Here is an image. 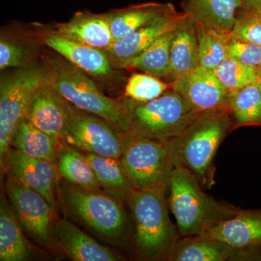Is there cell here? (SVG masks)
<instances>
[{
	"mask_svg": "<svg viewBox=\"0 0 261 261\" xmlns=\"http://www.w3.org/2000/svg\"><path fill=\"white\" fill-rule=\"evenodd\" d=\"M257 70L259 75V80H261V63L260 65H258V67H257Z\"/></svg>",
	"mask_w": 261,
	"mask_h": 261,
	"instance_id": "cell-36",
	"label": "cell"
},
{
	"mask_svg": "<svg viewBox=\"0 0 261 261\" xmlns=\"http://www.w3.org/2000/svg\"><path fill=\"white\" fill-rule=\"evenodd\" d=\"M168 189V207L182 238L205 233L240 210L206 195L195 175L181 166L173 169Z\"/></svg>",
	"mask_w": 261,
	"mask_h": 261,
	"instance_id": "cell-3",
	"label": "cell"
},
{
	"mask_svg": "<svg viewBox=\"0 0 261 261\" xmlns=\"http://www.w3.org/2000/svg\"><path fill=\"white\" fill-rule=\"evenodd\" d=\"M20 223L6 196L0 200V260L23 261L30 256L31 247Z\"/></svg>",
	"mask_w": 261,
	"mask_h": 261,
	"instance_id": "cell-25",
	"label": "cell"
},
{
	"mask_svg": "<svg viewBox=\"0 0 261 261\" xmlns=\"http://www.w3.org/2000/svg\"><path fill=\"white\" fill-rule=\"evenodd\" d=\"M42 44L50 48L89 76L108 79L112 77L114 70L105 50L73 42L48 31L40 33Z\"/></svg>",
	"mask_w": 261,
	"mask_h": 261,
	"instance_id": "cell-14",
	"label": "cell"
},
{
	"mask_svg": "<svg viewBox=\"0 0 261 261\" xmlns=\"http://www.w3.org/2000/svg\"><path fill=\"white\" fill-rule=\"evenodd\" d=\"M174 30L160 37L148 48L122 65L121 68H135L159 79H170V53Z\"/></svg>",
	"mask_w": 261,
	"mask_h": 261,
	"instance_id": "cell-28",
	"label": "cell"
},
{
	"mask_svg": "<svg viewBox=\"0 0 261 261\" xmlns=\"http://www.w3.org/2000/svg\"><path fill=\"white\" fill-rule=\"evenodd\" d=\"M67 205L84 224L108 241L119 242L127 228L126 214L122 202L106 192L79 187L65 190Z\"/></svg>",
	"mask_w": 261,
	"mask_h": 261,
	"instance_id": "cell-9",
	"label": "cell"
},
{
	"mask_svg": "<svg viewBox=\"0 0 261 261\" xmlns=\"http://www.w3.org/2000/svg\"><path fill=\"white\" fill-rule=\"evenodd\" d=\"M56 163L47 160L31 157L11 148L7 159L5 172L10 177L44 196L56 210Z\"/></svg>",
	"mask_w": 261,
	"mask_h": 261,
	"instance_id": "cell-13",
	"label": "cell"
},
{
	"mask_svg": "<svg viewBox=\"0 0 261 261\" xmlns=\"http://www.w3.org/2000/svg\"><path fill=\"white\" fill-rule=\"evenodd\" d=\"M42 65L4 72L0 80V166L5 171L15 130L27 117L33 94L45 82Z\"/></svg>",
	"mask_w": 261,
	"mask_h": 261,
	"instance_id": "cell-6",
	"label": "cell"
},
{
	"mask_svg": "<svg viewBox=\"0 0 261 261\" xmlns=\"http://www.w3.org/2000/svg\"><path fill=\"white\" fill-rule=\"evenodd\" d=\"M130 134L68 102L63 142L85 153L121 159Z\"/></svg>",
	"mask_w": 261,
	"mask_h": 261,
	"instance_id": "cell-8",
	"label": "cell"
},
{
	"mask_svg": "<svg viewBox=\"0 0 261 261\" xmlns=\"http://www.w3.org/2000/svg\"><path fill=\"white\" fill-rule=\"evenodd\" d=\"M186 15L175 12L164 15L133 34L113 42L105 51L113 68H121L122 65L139 56L163 34L175 30Z\"/></svg>",
	"mask_w": 261,
	"mask_h": 261,
	"instance_id": "cell-15",
	"label": "cell"
},
{
	"mask_svg": "<svg viewBox=\"0 0 261 261\" xmlns=\"http://www.w3.org/2000/svg\"><path fill=\"white\" fill-rule=\"evenodd\" d=\"M228 108L238 124L261 125V80L231 92Z\"/></svg>",
	"mask_w": 261,
	"mask_h": 261,
	"instance_id": "cell-29",
	"label": "cell"
},
{
	"mask_svg": "<svg viewBox=\"0 0 261 261\" xmlns=\"http://www.w3.org/2000/svg\"><path fill=\"white\" fill-rule=\"evenodd\" d=\"M168 86L161 79L147 74L136 73L127 82L125 94L128 99L137 102H148L167 92Z\"/></svg>",
	"mask_w": 261,
	"mask_h": 261,
	"instance_id": "cell-32",
	"label": "cell"
},
{
	"mask_svg": "<svg viewBox=\"0 0 261 261\" xmlns=\"http://www.w3.org/2000/svg\"><path fill=\"white\" fill-rule=\"evenodd\" d=\"M58 145L47 133L25 118L13 135L11 148L31 157L57 162Z\"/></svg>",
	"mask_w": 261,
	"mask_h": 261,
	"instance_id": "cell-27",
	"label": "cell"
},
{
	"mask_svg": "<svg viewBox=\"0 0 261 261\" xmlns=\"http://www.w3.org/2000/svg\"><path fill=\"white\" fill-rule=\"evenodd\" d=\"M171 3H146L107 12L113 39H121L164 15L175 13Z\"/></svg>",
	"mask_w": 261,
	"mask_h": 261,
	"instance_id": "cell-21",
	"label": "cell"
},
{
	"mask_svg": "<svg viewBox=\"0 0 261 261\" xmlns=\"http://www.w3.org/2000/svg\"><path fill=\"white\" fill-rule=\"evenodd\" d=\"M183 8L195 23L223 34H231L238 13L247 9L243 0H184Z\"/></svg>",
	"mask_w": 261,
	"mask_h": 261,
	"instance_id": "cell-17",
	"label": "cell"
},
{
	"mask_svg": "<svg viewBox=\"0 0 261 261\" xmlns=\"http://www.w3.org/2000/svg\"><path fill=\"white\" fill-rule=\"evenodd\" d=\"M41 34L34 36L18 31H2L0 69L32 68L37 65Z\"/></svg>",
	"mask_w": 261,
	"mask_h": 261,
	"instance_id": "cell-23",
	"label": "cell"
},
{
	"mask_svg": "<svg viewBox=\"0 0 261 261\" xmlns=\"http://www.w3.org/2000/svg\"><path fill=\"white\" fill-rule=\"evenodd\" d=\"M67 111L68 101L46 79L33 94L25 118L60 146L63 143Z\"/></svg>",
	"mask_w": 261,
	"mask_h": 261,
	"instance_id": "cell-12",
	"label": "cell"
},
{
	"mask_svg": "<svg viewBox=\"0 0 261 261\" xmlns=\"http://www.w3.org/2000/svg\"><path fill=\"white\" fill-rule=\"evenodd\" d=\"M228 107L200 113L176 138L166 143L175 167L195 175L202 186L214 184V160L233 123Z\"/></svg>",
	"mask_w": 261,
	"mask_h": 261,
	"instance_id": "cell-2",
	"label": "cell"
},
{
	"mask_svg": "<svg viewBox=\"0 0 261 261\" xmlns=\"http://www.w3.org/2000/svg\"><path fill=\"white\" fill-rule=\"evenodd\" d=\"M51 32L73 42L105 51L114 42L108 13L77 12L68 21L55 25Z\"/></svg>",
	"mask_w": 261,
	"mask_h": 261,
	"instance_id": "cell-16",
	"label": "cell"
},
{
	"mask_svg": "<svg viewBox=\"0 0 261 261\" xmlns=\"http://www.w3.org/2000/svg\"><path fill=\"white\" fill-rule=\"evenodd\" d=\"M103 191L123 203L135 191L121 159L86 153Z\"/></svg>",
	"mask_w": 261,
	"mask_h": 261,
	"instance_id": "cell-26",
	"label": "cell"
},
{
	"mask_svg": "<svg viewBox=\"0 0 261 261\" xmlns=\"http://www.w3.org/2000/svg\"><path fill=\"white\" fill-rule=\"evenodd\" d=\"M130 113V135L167 143L177 137L200 113L172 91L148 102L126 101Z\"/></svg>",
	"mask_w": 261,
	"mask_h": 261,
	"instance_id": "cell-5",
	"label": "cell"
},
{
	"mask_svg": "<svg viewBox=\"0 0 261 261\" xmlns=\"http://www.w3.org/2000/svg\"><path fill=\"white\" fill-rule=\"evenodd\" d=\"M242 250L207 233L183 237L167 257L172 261L241 260Z\"/></svg>",
	"mask_w": 261,
	"mask_h": 261,
	"instance_id": "cell-20",
	"label": "cell"
},
{
	"mask_svg": "<svg viewBox=\"0 0 261 261\" xmlns=\"http://www.w3.org/2000/svg\"><path fill=\"white\" fill-rule=\"evenodd\" d=\"M196 24L198 39L199 64L205 69L214 70L228 56L230 34H223Z\"/></svg>",
	"mask_w": 261,
	"mask_h": 261,
	"instance_id": "cell-30",
	"label": "cell"
},
{
	"mask_svg": "<svg viewBox=\"0 0 261 261\" xmlns=\"http://www.w3.org/2000/svg\"><path fill=\"white\" fill-rule=\"evenodd\" d=\"M5 188L10 204L25 231L39 243H49L55 209L47 199L10 176Z\"/></svg>",
	"mask_w": 261,
	"mask_h": 261,
	"instance_id": "cell-10",
	"label": "cell"
},
{
	"mask_svg": "<svg viewBox=\"0 0 261 261\" xmlns=\"http://www.w3.org/2000/svg\"><path fill=\"white\" fill-rule=\"evenodd\" d=\"M233 248L261 246V209L240 210L231 219L222 221L205 233Z\"/></svg>",
	"mask_w": 261,
	"mask_h": 261,
	"instance_id": "cell-19",
	"label": "cell"
},
{
	"mask_svg": "<svg viewBox=\"0 0 261 261\" xmlns=\"http://www.w3.org/2000/svg\"><path fill=\"white\" fill-rule=\"evenodd\" d=\"M56 166L60 176L73 186L92 191L102 190L86 153L80 149L62 143L57 150Z\"/></svg>",
	"mask_w": 261,
	"mask_h": 261,
	"instance_id": "cell-24",
	"label": "cell"
},
{
	"mask_svg": "<svg viewBox=\"0 0 261 261\" xmlns=\"http://www.w3.org/2000/svg\"><path fill=\"white\" fill-rule=\"evenodd\" d=\"M214 72L229 93L259 80L256 68L244 65L230 56H228Z\"/></svg>",
	"mask_w": 261,
	"mask_h": 261,
	"instance_id": "cell-31",
	"label": "cell"
},
{
	"mask_svg": "<svg viewBox=\"0 0 261 261\" xmlns=\"http://www.w3.org/2000/svg\"><path fill=\"white\" fill-rule=\"evenodd\" d=\"M165 194V190H135L128 200L137 255L142 260L167 258L178 240Z\"/></svg>",
	"mask_w": 261,
	"mask_h": 261,
	"instance_id": "cell-4",
	"label": "cell"
},
{
	"mask_svg": "<svg viewBox=\"0 0 261 261\" xmlns=\"http://www.w3.org/2000/svg\"><path fill=\"white\" fill-rule=\"evenodd\" d=\"M231 35L261 46V10L239 12Z\"/></svg>",
	"mask_w": 261,
	"mask_h": 261,
	"instance_id": "cell-33",
	"label": "cell"
},
{
	"mask_svg": "<svg viewBox=\"0 0 261 261\" xmlns=\"http://www.w3.org/2000/svg\"><path fill=\"white\" fill-rule=\"evenodd\" d=\"M41 58L46 79L68 102L130 134V110L125 101L106 96L88 74L56 51L44 53Z\"/></svg>",
	"mask_w": 261,
	"mask_h": 261,
	"instance_id": "cell-1",
	"label": "cell"
},
{
	"mask_svg": "<svg viewBox=\"0 0 261 261\" xmlns=\"http://www.w3.org/2000/svg\"><path fill=\"white\" fill-rule=\"evenodd\" d=\"M121 161L135 190L168 188L175 166L166 143L130 135Z\"/></svg>",
	"mask_w": 261,
	"mask_h": 261,
	"instance_id": "cell-7",
	"label": "cell"
},
{
	"mask_svg": "<svg viewBox=\"0 0 261 261\" xmlns=\"http://www.w3.org/2000/svg\"><path fill=\"white\" fill-rule=\"evenodd\" d=\"M171 87L199 112L228 107L230 93L214 70L199 66L173 81Z\"/></svg>",
	"mask_w": 261,
	"mask_h": 261,
	"instance_id": "cell-11",
	"label": "cell"
},
{
	"mask_svg": "<svg viewBox=\"0 0 261 261\" xmlns=\"http://www.w3.org/2000/svg\"><path fill=\"white\" fill-rule=\"evenodd\" d=\"M247 9L252 10H261V0H243Z\"/></svg>",
	"mask_w": 261,
	"mask_h": 261,
	"instance_id": "cell-35",
	"label": "cell"
},
{
	"mask_svg": "<svg viewBox=\"0 0 261 261\" xmlns=\"http://www.w3.org/2000/svg\"><path fill=\"white\" fill-rule=\"evenodd\" d=\"M55 231L58 243L72 260H122L117 252L101 245L68 220H60L56 225Z\"/></svg>",
	"mask_w": 261,
	"mask_h": 261,
	"instance_id": "cell-18",
	"label": "cell"
},
{
	"mask_svg": "<svg viewBox=\"0 0 261 261\" xmlns=\"http://www.w3.org/2000/svg\"><path fill=\"white\" fill-rule=\"evenodd\" d=\"M228 54L247 66L257 68L261 63V46L233 37L228 40Z\"/></svg>",
	"mask_w": 261,
	"mask_h": 261,
	"instance_id": "cell-34",
	"label": "cell"
},
{
	"mask_svg": "<svg viewBox=\"0 0 261 261\" xmlns=\"http://www.w3.org/2000/svg\"><path fill=\"white\" fill-rule=\"evenodd\" d=\"M199 66L196 24L187 14L173 32L170 53V80L173 82Z\"/></svg>",
	"mask_w": 261,
	"mask_h": 261,
	"instance_id": "cell-22",
	"label": "cell"
}]
</instances>
